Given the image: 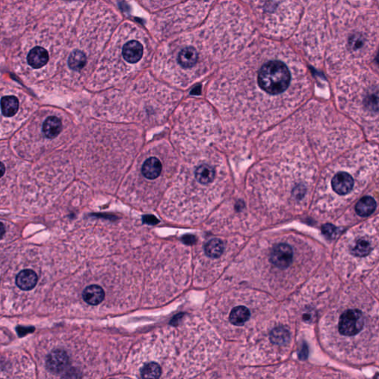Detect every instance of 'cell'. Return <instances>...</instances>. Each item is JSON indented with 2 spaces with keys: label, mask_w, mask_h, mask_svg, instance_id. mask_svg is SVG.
Listing matches in <instances>:
<instances>
[{
  "label": "cell",
  "mask_w": 379,
  "mask_h": 379,
  "mask_svg": "<svg viewBox=\"0 0 379 379\" xmlns=\"http://www.w3.org/2000/svg\"><path fill=\"white\" fill-rule=\"evenodd\" d=\"M87 63V56L83 50L76 49L71 51L67 59V65L72 71L80 72Z\"/></svg>",
  "instance_id": "obj_14"
},
{
  "label": "cell",
  "mask_w": 379,
  "mask_h": 379,
  "mask_svg": "<svg viewBox=\"0 0 379 379\" xmlns=\"http://www.w3.org/2000/svg\"><path fill=\"white\" fill-rule=\"evenodd\" d=\"M323 232L328 237H333L334 234L336 233V228L333 225H325L323 227Z\"/></svg>",
  "instance_id": "obj_21"
},
{
  "label": "cell",
  "mask_w": 379,
  "mask_h": 379,
  "mask_svg": "<svg viewBox=\"0 0 379 379\" xmlns=\"http://www.w3.org/2000/svg\"><path fill=\"white\" fill-rule=\"evenodd\" d=\"M379 178V146L362 142L326 165L313 194L316 210L332 215L361 198Z\"/></svg>",
  "instance_id": "obj_1"
},
{
  "label": "cell",
  "mask_w": 379,
  "mask_h": 379,
  "mask_svg": "<svg viewBox=\"0 0 379 379\" xmlns=\"http://www.w3.org/2000/svg\"><path fill=\"white\" fill-rule=\"evenodd\" d=\"M122 55L124 60L129 63H137L142 59L144 47L138 40H130L123 45Z\"/></svg>",
  "instance_id": "obj_7"
},
{
  "label": "cell",
  "mask_w": 379,
  "mask_h": 379,
  "mask_svg": "<svg viewBox=\"0 0 379 379\" xmlns=\"http://www.w3.org/2000/svg\"><path fill=\"white\" fill-rule=\"evenodd\" d=\"M294 259V250L288 244L281 243L276 245L271 252L269 260L271 263L279 269L289 267Z\"/></svg>",
  "instance_id": "obj_5"
},
{
  "label": "cell",
  "mask_w": 379,
  "mask_h": 379,
  "mask_svg": "<svg viewBox=\"0 0 379 379\" xmlns=\"http://www.w3.org/2000/svg\"><path fill=\"white\" fill-rule=\"evenodd\" d=\"M290 338L289 332L284 328H276L270 334L271 341L276 345H286L290 341Z\"/></svg>",
  "instance_id": "obj_20"
},
{
  "label": "cell",
  "mask_w": 379,
  "mask_h": 379,
  "mask_svg": "<svg viewBox=\"0 0 379 379\" xmlns=\"http://www.w3.org/2000/svg\"><path fill=\"white\" fill-rule=\"evenodd\" d=\"M198 55L193 48H184L178 55V62L183 68H190L198 62Z\"/></svg>",
  "instance_id": "obj_16"
},
{
  "label": "cell",
  "mask_w": 379,
  "mask_h": 379,
  "mask_svg": "<svg viewBox=\"0 0 379 379\" xmlns=\"http://www.w3.org/2000/svg\"><path fill=\"white\" fill-rule=\"evenodd\" d=\"M250 317V311L246 306H238L232 310L229 319L232 324L236 326H242L248 321Z\"/></svg>",
  "instance_id": "obj_17"
},
{
  "label": "cell",
  "mask_w": 379,
  "mask_h": 379,
  "mask_svg": "<svg viewBox=\"0 0 379 379\" xmlns=\"http://www.w3.org/2000/svg\"><path fill=\"white\" fill-rule=\"evenodd\" d=\"M62 123L57 116H51L45 119L43 124V132L48 139H53L61 134Z\"/></svg>",
  "instance_id": "obj_13"
},
{
  "label": "cell",
  "mask_w": 379,
  "mask_h": 379,
  "mask_svg": "<svg viewBox=\"0 0 379 379\" xmlns=\"http://www.w3.org/2000/svg\"><path fill=\"white\" fill-rule=\"evenodd\" d=\"M49 59L48 50L40 45L32 48L27 55V62L33 69L45 67L49 61Z\"/></svg>",
  "instance_id": "obj_9"
},
{
  "label": "cell",
  "mask_w": 379,
  "mask_h": 379,
  "mask_svg": "<svg viewBox=\"0 0 379 379\" xmlns=\"http://www.w3.org/2000/svg\"><path fill=\"white\" fill-rule=\"evenodd\" d=\"M293 76L285 64L270 61L261 67L258 74V84L268 97H279L285 94L292 84Z\"/></svg>",
  "instance_id": "obj_3"
},
{
  "label": "cell",
  "mask_w": 379,
  "mask_h": 379,
  "mask_svg": "<svg viewBox=\"0 0 379 379\" xmlns=\"http://www.w3.org/2000/svg\"><path fill=\"white\" fill-rule=\"evenodd\" d=\"M38 276L32 269H23L19 273L16 279V284L23 291H31L37 285Z\"/></svg>",
  "instance_id": "obj_11"
},
{
  "label": "cell",
  "mask_w": 379,
  "mask_h": 379,
  "mask_svg": "<svg viewBox=\"0 0 379 379\" xmlns=\"http://www.w3.org/2000/svg\"><path fill=\"white\" fill-rule=\"evenodd\" d=\"M163 171V164L156 156H151L145 160L141 165V173L143 177L153 181L157 179Z\"/></svg>",
  "instance_id": "obj_8"
},
{
  "label": "cell",
  "mask_w": 379,
  "mask_h": 379,
  "mask_svg": "<svg viewBox=\"0 0 379 379\" xmlns=\"http://www.w3.org/2000/svg\"><path fill=\"white\" fill-rule=\"evenodd\" d=\"M224 247L223 242L219 239H213L209 241L205 247V254L208 257L210 258L220 257L221 255L223 254Z\"/></svg>",
  "instance_id": "obj_18"
},
{
  "label": "cell",
  "mask_w": 379,
  "mask_h": 379,
  "mask_svg": "<svg viewBox=\"0 0 379 379\" xmlns=\"http://www.w3.org/2000/svg\"><path fill=\"white\" fill-rule=\"evenodd\" d=\"M161 369L157 363L146 364L141 369V377L144 378H158L161 376Z\"/></svg>",
  "instance_id": "obj_19"
},
{
  "label": "cell",
  "mask_w": 379,
  "mask_h": 379,
  "mask_svg": "<svg viewBox=\"0 0 379 379\" xmlns=\"http://www.w3.org/2000/svg\"><path fill=\"white\" fill-rule=\"evenodd\" d=\"M367 323L362 310L349 308L345 310L338 318V333L343 338H353L361 334Z\"/></svg>",
  "instance_id": "obj_4"
},
{
  "label": "cell",
  "mask_w": 379,
  "mask_h": 379,
  "mask_svg": "<svg viewBox=\"0 0 379 379\" xmlns=\"http://www.w3.org/2000/svg\"><path fill=\"white\" fill-rule=\"evenodd\" d=\"M45 365L50 373H62L70 365V358L65 350L57 349L48 354Z\"/></svg>",
  "instance_id": "obj_6"
},
{
  "label": "cell",
  "mask_w": 379,
  "mask_h": 379,
  "mask_svg": "<svg viewBox=\"0 0 379 379\" xmlns=\"http://www.w3.org/2000/svg\"><path fill=\"white\" fill-rule=\"evenodd\" d=\"M194 178L197 183L200 185H210L216 178V171L213 165L203 163L198 165L195 170Z\"/></svg>",
  "instance_id": "obj_10"
},
{
  "label": "cell",
  "mask_w": 379,
  "mask_h": 379,
  "mask_svg": "<svg viewBox=\"0 0 379 379\" xmlns=\"http://www.w3.org/2000/svg\"><path fill=\"white\" fill-rule=\"evenodd\" d=\"M82 297L86 303L95 306L102 302L105 297V294L100 286L93 284L84 290Z\"/></svg>",
  "instance_id": "obj_12"
},
{
  "label": "cell",
  "mask_w": 379,
  "mask_h": 379,
  "mask_svg": "<svg viewBox=\"0 0 379 379\" xmlns=\"http://www.w3.org/2000/svg\"><path fill=\"white\" fill-rule=\"evenodd\" d=\"M338 110L379 146V75L366 67L337 77L333 87Z\"/></svg>",
  "instance_id": "obj_2"
},
{
  "label": "cell",
  "mask_w": 379,
  "mask_h": 379,
  "mask_svg": "<svg viewBox=\"0 0 379 379\" xmlns=\"http://www.w3.org/2000/svg\"><path fill=\"white\" fill-rule=\"evenodd\" d=\"M2 115L6 118L16 116L20 107L17 97L13 95L3 96L1 99Z\"/></svg>",
  "instance_id": "obj_15"
}]
</instances>
